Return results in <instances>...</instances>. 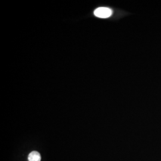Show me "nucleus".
<instances>
[{
	"mask_svg": "<svg viewBox=\"0 0 161 161\" xmlns=\"http://www.w3.org/2000/svg\"><path fill=\"white\" fill-rule=\"evenodd\" d=\"M41 157L40 153L36 151H33L28 156L29 161H41Z\"/></svg>",
	"mask_w": 161,
	"mask_h": 161,
	"instance_id": "2",
	"label": "nucleus"
},
{
	"mask_svg": "<svg viewBox=\"0 0 161 161\" xmlns=\"http://www.w3.org/2000/svg\"><path fill=\"white\" fill-rule=\"evenodd\" d=\"M112 10L108 8V7H98L96 8L94 12V14L96 17H99V18H108L112 14Z\"/></svg>",
	"mask_w": 161,
	"mask_h": 161,
	"instance_id": "1",
	"label": "nucleus"
}]
</instances>
